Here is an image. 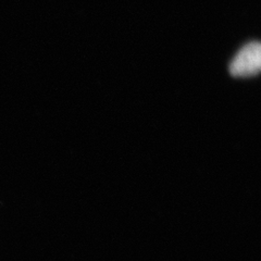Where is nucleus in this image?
I'll use <instances>...</instances> for the list:
<instances>
[{
	"label": "nucleus",
	"mask_w": 261,
	"mask_h": 261,
	"mask_svg": "<svg viewBox=\"0 0 261 261\" xmlns=\"http://www.w3.org/2000/svg\"><path fill=\"white\" fill-rule=\"evenodd\" d=\"M261 68V46L258 42L245 45L230 64V73L235 77H249L258 74Z\"/></svg>",
	"instance_id": "obj_1"
}]
</instances>
